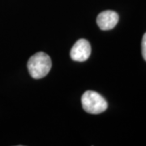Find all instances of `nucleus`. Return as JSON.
Returning <instances> with one entry per match:
<instances>
[{
    "label": "nucleus",
    "instance_id": "obj_1",
    "mask_svg": "<svg viewBox=\"0 0 146 146\" xmlns=\"http://www.w3.org/2000/svg\"><path fill=\"white\" fill-rule=\"evenodd\" d=\"M52 67L50 57L44 52H38L29 59L27 68L33 78L41 79L45 77Z\"/></svg>",
    "mask_w": 146,
    "mask_h": 146
},
{
    "label": "nucleus",
    "instance_id": "obj_2",
    "mask_svg": "<svg viewBox=\"0 0 146 146\" xmlns=\"http://www.w3.org/2000/svg\"><path fill=\"white\" fill-rule=\"evenodd\" d=\"M81 102L84 110L92 115H98L107 109V102L98 93L89 90L82 95Z\"/></svg>",
    "mask_w": 146,
    "mask_h": 146
},
{
    "label": "nucleus",
    "instance_id": "obj_3",
    "mask_svg": "<svg viewBox=\"0 0 146 146\" xmlns=\"http://www.w3.org/2000/svg\"><path fill=\"white\" fill-rule=\"evenodd\" d=\"M91 54V46L85 39H80L74 44L71 50L70 55L72 59L77 62L87 60Z\"/></svg>",
    "mask_w": 146,
    "mask_h": 146
},
{
    "label": "nucleus",
    "instance_id": "obj_4",
    "mask_svg": "<svg viewBox=\"0 0 146 146\" xmlns=\"http://www.w3.org/2000/svg\"><path fill=\"white\" fill-rule=\"evenodd\" d=\"M119 16L114 11H105L97 17V24L100 29L107 31L114 29L119 22Z\"/></svg>",
    "mask_w": 146,
    "mask_h": 146
},
{
    "label": "nucleus",
    "instance_id": "obj_5",
    "mask_svg": "<svg viewBox=\"0 0 146 146\" xmlns=\"http://www.w3.org/2000/svg\"><path fill=\"white\" fill-rule=\"evenodd\" d=\"M141 50H142V56L146 61V33L144 34L141 42Z\"/></svg>",
    "mask_w": 146,
    "mask_h": 146
}]
</instances>
